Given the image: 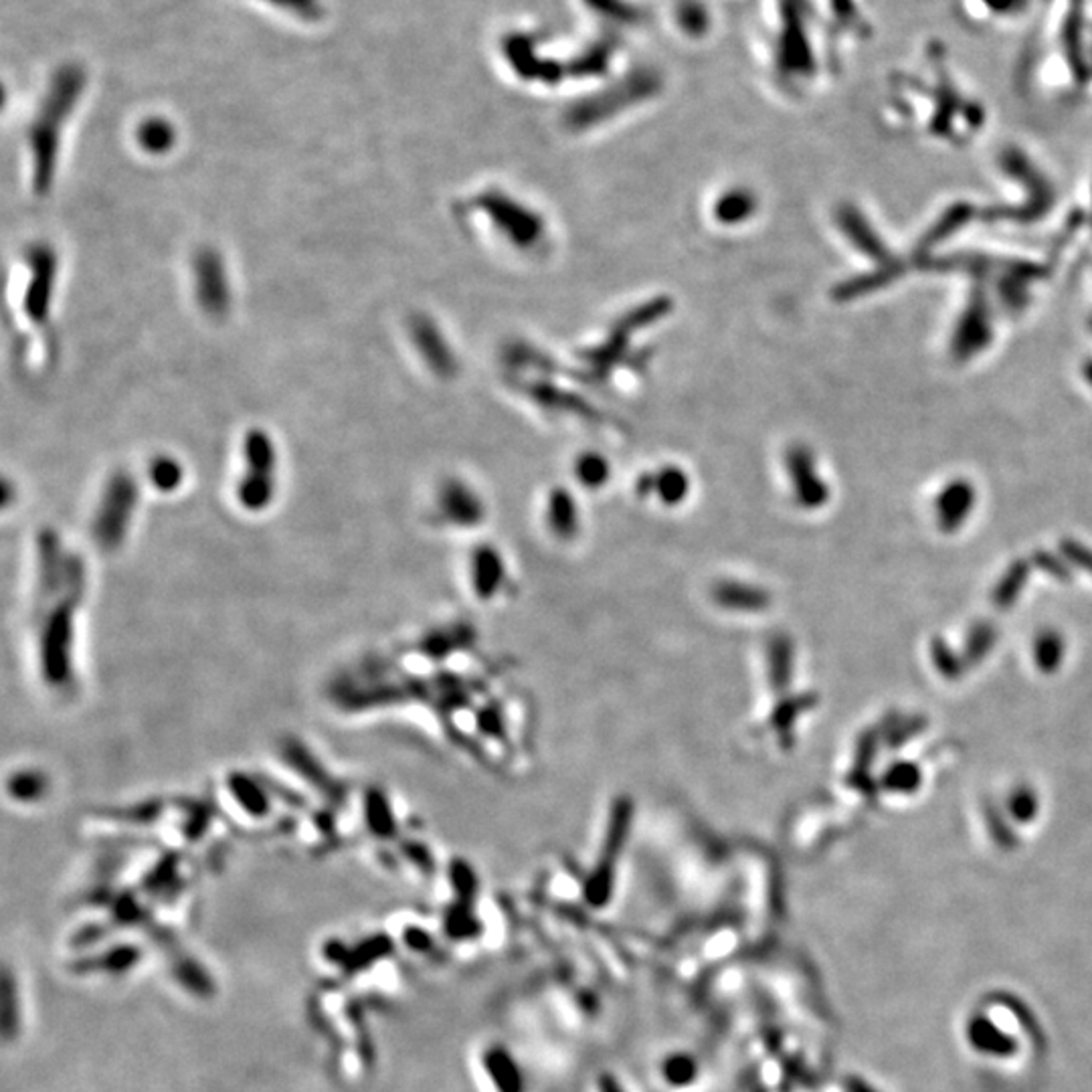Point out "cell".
I'll use <instances>...</instances> for the list:
<instances>
[{
    "instance_id": "obj_1",
    "label": "cell",
    "mask_w": 1092,
    "mask_h": 1092,
    "mask_svg": "<svg viewBox=\"0 0 1092 1092\" xmlns=\"http://www.w3.org/2000/svg\"><path fill=\"white\" fill-rule=\"evenodd\" d=\"M86 591L84 561L75 559L65 583L53 597L39 603L41 629L37 658L39 672L51 690L65 692L75 680V613Z\"/></svg>"
},
{
    "instance_id": "obj_2",
    "label": "cell",
    "mask_w": 1092,
    "mask_h": 1092,
    "mask_svg": "<svg viewBox=\"0 0 1092 1092\" xmlns=\"http://www.w3.org/2000/svg\"><path fill=\"white\" fill-rule=\"evenodd\" d=\"M73 105V92L70 87L57 89L43 111L35 119L31 130V154H33V191L37 194H49L57 175L59 160V134H62L63 119L70 114Z\"/></svg>"
},
{
    "instance_id": "obj_3",
    "label": "cell",
    "mask_w": 1092,
    "mask_h": 1092,
    "mask_svg": "<svg viewBox=\"0 0 1092 1092\" xmlns=\"http://www.w3.org/2000/svg\"><path fill=\"white\" fill-rule=\"evenodd\" d=\"M245 473L237 481V500L250 512L266 510L277 489V447L269 433L251 429L243 441Z\"/></svg>"
},
{
    "instance_id": "obj_4",
    "label": "cell",
    "mask_w": 1092,
    "mask_h": 1092,
    "mask_svg": "<svg viewBox=\"0 0 1092 1092\" xmlns=\"http://www.w3.org/2000/svg\"><path fill=\"white\" fill-rule=\"evenodd\" d=\"M140 498V486L130 472L119 470L111 473L103 488L102 500L94 516V538L105 551H116L126 540L135 506Z\"/></svg>"
},
{
    "instance_id": "obj_5",
    "label": "cell",
    "mask_w": 1092,
    "mask_h": 1092,
    "mask_svg": "<svg viewBox=\"0 0 1092 1092\" xmlns=\"http://www.w3.org/2000/svg\"><path fill=\"white\" fill-rule=\"evenodd\" d=\"M29 282L22 298L27 318L37 326H45L51 320L53 296L57 288L59 258L57 251L47 243H37L27 251Z\"/></svg>"
},
{
    "instance_id": "obj_6",
    "label": "cell",
    "mask_w": 1092,
    "mask_h": 1092,
    "mask_svg": "<svg viewBox=\"0 0 1092 1092\" xmlns=\"http://www.w3.org/2000/svg\"><path fill=\"white\" fill-rule=\"evenodd\" d=\"M193 282L201 310L210 318H225L233 304V290L223 255L210 247L199 250L193 258Z\"/></svg>"
},
{
    "instance_id": "obj_7",
    "label": "cell",
    "mask_w": 1092,
    "mask_h": 1092,
    "mask_svg": "<svg viewBox=\"0 0 1092 1092\" xmlns=\"http://www.w3.org/2000/svg\"><path fill=\"white\" fill-rule=\"evenodd\" d=\"M712 601L725 612L755 615L765 612L767 605H769V595L759 585L725 579V581H718L712 587Z\"/></svg>"
},
{
    "instance_id": "obj_8",
    "label": "cell",
    "mask_w": 1092,
    "mask_h": 1092,
    "mask_svg": "<svg viewBox=\"0 0 1092 1092\" xmlns=\"http://www.w3.org/2000/svg\"><path fill=\"white\" fill-rule=\"evenodd\" d=\"M470 581L480 601H489L500 593L506 581V564L494 546H480L473 551Z\"/></svg>"
},
{
    "instance_id": "obj_9",
    "label": "cell",
    "mask_w": 1092,
    "mask_h": 1092,
    "mask_svg": "<svg viewBox=\"0 0 1092 1092\" xmlns=\"http://www.w3.org/2000/svg\"><path fill=\"white\" fill-rule=\"evenodd\" d=\"M409 328L413 342H415L421 357L425 358V363L431 366L435 373L449 374L451 368H454V365H451L454 358H451V352L446 341H443L439 328H437L427 316H415V318L411 320Z\"/></svg>"
},
{
    "instance_id": "obj_10",
    "label": "cell",
    "mask_w": 1092,
    "mask_h": 1092,
    "mask_svg": "<svg viewBox=\"0 0 1092 1092\" xmlns=\"http://www.w3.org/2000/svg\"><path fill=\"white\" fill-rule=\"evenodd\" d=\"M439 512L447 522L457 526L476 524L481 518L480 500L464 484L449 481L439 496Z\"/></svg>"
},
{
    "instance_id": "obj_11",
    "label": "cell",
    "mask_w": 1092,
    "mask_h": 1092,
    "mask_svg": "<svg viewBox=\"0 0 1092 1092\" xmlns=\"http://www.w3.org/2000/svg\"><path fill=\"white\" fill-rule=\"evenodd\" d=\"M148 476L156 489H160V492L164 494H170V492H175L177 488H180V484H183L185 470H183V465H180L178 459L170 457V456H158L152 459V464H150Z\"/></svg>"
},
{
    "instance_id": "obj_12",
    "label": "cell",
    "mask_w": 1092,
    "mask_h": 1092,
    "mask_svg": "<svg viewBox=\"0 0 1092 1092\" xmlns=\"http://www.w3.org/2000/svg\"><path fill=\"white\" fill-rule=\"evenodd\" d=\"M138 142L146 152L162 154L175 144V130H172V126L164 122V119H150V122L142 124L138 132Z\"/></svg>"
},
{
    "instance_id": "obj_13",
    "label": "cell",
    "mask_w": 1092,
    "mask_h": 1092,
    "mask_svg": "<svg viewBox=\"0 0 1092 1092\" xmlns=\"http://www.w3.org/2000/svg\"><path fill=\"white\" fill-rule=\"evenodd\" d=\"M548 524L561 538H571L577 532V512L567 496H554L548 506Z\"/></svg>"
},
{
    "instance_id": "obj_14",
    "label": "cell",
    "mask_w": 1092,
    "mask_h": 1092,
    "mask_svg": "<svg viewBox=\"0 0 1092 1092\" xmlns=\"http://www.w3.org/2000/svg\"><path fill=\"white\" fill-rule=\"evenodd\" d=\"M233 795H235V800L243 805L247 811L251 813H266L267 811V797L266 791L261 787H258V783L247 779V777H237L233 779Z\"/></svg>"
},
{
    "instance_id": "obj_15",
    "label": "cell",
    "mask_w": 1092,
    "mask_h": 1092,
    "mask_svg": "<svg viewBox=\"0 0 1092 1092\" xmlns=\"http://www.w3.org/2000/svg\"><path fill=\"white\" fill-rule=\"evenodd\" d=\"M9 789L17 800H37L45 791V781L37 773H19L14 775Z\"/></svg>"
},
{
    "instance_id": "obj_16",
    "label": "cell",
    "mask_w": 1092,
    "mask_h": 1092,
    "mask_svg": "<svg viewBox=\"0 0 1092 1092\" xmlns=\"http://www.w3.org/2000/svg\"><path fill=\"white\" fill-rule=\"evenodd\" d=\"M1087 373H1088V379H1090V382H1092V366H1088V368H1087Z\"/></svg>"
}]
</instances>
